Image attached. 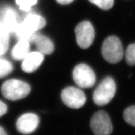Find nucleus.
<instances>
[{"label": "nucleus", "mask_w": 135, "mask_h": 135, "mask_svg": "<svg viewBox=\"0 0 135 135\" xmlns=\"http://www.w3.org/2000/svg\"><path fill=\"white\" fill-rule=\"evenodd\" d=\"M57 2L61 5H68L73 2L74 0H56Z\"/></svg>", "instance_id": "4be33fe9"}, {"label": "nucleus", "mask_w": 135, "mask_h": 135, "mask_svg": "<svg viewBox=\"0 0 135 135\" xmlns=\"http://www.w3.org/2000/svg\"><path fill=\"white\" fill-rule=\"evenodd\" d=\"M7 110V107L6 105L0 101V117L5 114Z\"/></svg>", "instance_id": "412c9836"}, {"label": "nucleus", "mask_w": 135, "mask_h": 135, "mask_svg": "<svg viewBox=\"0 0 135 135\" xmlns=\"http://www.w3.org/2000/svg\"><path fill=\"white\" fill-rule=\"evenodd\" d=\"M75 33L78 45L83 49L89 47L95 39L94 28L88 21L79 23L75 29Z\"/></svg>", "instance_id": "423d86ee"}, {"label": "nucleus", "mask_w": 135, "mask_h": 135, "mask_svg": "<svg viewBox=\"0 0 135 135\" xmlns=\"http://www.w3.org/2000/svg\"><path fill=\"white\" fill-rule=\"evenodd\" d=\"M15 1L17 5L19 6L20 10L28 11L32 6L37 3V0H15Z\"/></svg>", "instance_id": "aec40b11"}, {"label": "nucleus", "mask_w": 135, "mask_h": 135, "mask_svg": "<svg viewBox=\"0 0 135 135\" xmlns=\"http://www.w3.org/2000/svg\"><path fill=\"white\" fill-rule=\"evenodd\" d=\"M22 23L32 31L37 32L43 28L46 25V22L42 16L30 14L25 17Z\"/></svg>", "instance_id": "9b49d317"}, {"label": "nucleus", "mask_w": 135, "mask_h": 135, "mask_svg": "<svg viewBox=\"0 0 135 135\" xmlns=\"http://www.w3.org/2000/svg\"><path fill=\"white\" fill-rule=\"evenodd\" d=\"M116 92V84L110 77L105 78L96 88L93 95L94 103L99 106L107 105L114 98Z\"/></svg>", "instance_id": "7ed1b4c3"}, {"label": "nucleus", "mask_w": 135, "mask_h": 135, "mask_svg": "<svg viewBox=\"0 0 135 135\" xmlns=\"http://www.w3.org/2000/svg\"><path fill=\"white\" fill-rule=\"evenodd\" d=\"M33 44L36 45L39 52L43 54L49 55L54 51V46L52 41L41 34L37 33Z\"/></svg>", "instance_id": "f8f14e48"}, {"label": "nucleus", "mask_w": 135, "mask_h": 135, "mask_svg": "<svg viewBox=\"0 0 135 135\" xmlns=\"http://www.w3.org/2000/svg\"><path fill=\"white\" fill-rule=\"evenodd\" d=\"M40 119L35 114L26 113L19 117L16 122V128L24 134H30L37 129Z\"/></svg>", "instance_id": "6e6552de"}, {"label": "nucleus", "mask_w": 135, "mask_h": 135, "mask_svg": "<svg viewBox=\"0 0 135 135\" xmlns=\"http://www.w3.org/2000/svg\"><path fill=\"white\" fill-rule=\"evenodd\" d=\"M44 54L40 52H29L24 59L22 64L23 70L26 73L36 71L44 61Z\"/></svg>", "instance_id": "9d476101"}, {"label": "nucleus", "mask_w": 135, "mask_h": 135, "mask_svg": "<svg viewBox=\"0 0 135 135\" xmlns=\"http://www.w3.org/2000/svg\"><path fill=\"white\" fill-rule=\"evenodd\" d=\"M13 65L5 59H0V78L6 77L13 70Z\"/></svg>", "instance_id": "dca6fc26"}, {"label": "nucleus", "mask_w": 135, "mask_h": 135, "mask_svg": "<svg viewBox=\"0 0 135 135\" xmlns=\"http://www.w3.org/2000/svg\"><path fill=\"white\" fill-rule=\"evenodd\" d=\"M61 96L63 103L72 109L81 108L86 101L84 93L79 88L74 87L64 88L61 92Z\"/></svg>", "instance_id": "0eeeda50"}, {"label": "nucleus", "mask_w": 135, "mask_h": 135, "mask_svg": "<svg viewBox=\"0 0 135 135\" xmlns=\"http://www.w3.org/2000/svg\"><path fill=\"white\" fill-rule=\"evenodd\" d=\"M123 117L127 123L135 127V105L131 106L125 109Z\"/></svg>", "instance_id": "f3484780"}, {"label": "nucleus", "mask_w": 135, "mask_h": 135, "mask_svg": "<svg viewBox=\"0 0 135 135\" xmlns=\"http://www.w3.org/2000/svg\"><path fill=\"white\" fill-rule=\"evenodd\" d=\"M37 33V32L32 31L22 23L18 24L14 34L19 40H23L28 41L29 43H33Z\"/></svg>", "instance_id": "4468645a"}, {"label": "nucleus", "mask_w": 135, "mask_h": 135, "mask_svg": "<svg viewBox=\"0 0 135 135\" xmlns=\"http://www.w3.org/2000/svg\"><path fill=\"white\" fill-rule=\"evenodd\" d=\"M73 78L76 84L82 88H90L96 82L94 71L85 64H78L74 68Z\"/></svg>", "instance_id": "39448f33"}, {"label": "nucleus", "mask_w": 135, "mask_h": 135, "mask_svg": "<svg viewBox=\"0 0 135 135\" xmlns=\"http://www.w3.org/2000/svg\"><path fill=\"white\" fill-rule=\"evenodd\" d=\"M10 33L0 22V55L5 54L9 45Z\"/></svg>", "instance_id": "2eb2a0df"}, {"label": "nucleus", "mask_w": 135, "mask_h": 135, "mask_svg": "<svg viewBox=\"0 0 135 135\" xmlns=\"http://www.w3.org/2000/svg\"><path fill=\"white\" fill-rule=\"evenodd\" d=\"M29 42L27 41L19 40L11 51V55L15 60H20L26 57L30 51Z\"/></svg>", "instance_id": "ddd939ff"}, {"label": "nucleus", "mask_w": 135, "mask_h": 135, "mask_svg": "<svg viewBox=\"0 0 135 135\" xmlns=\"http://www.w3.org/2000/svg\"><path fill=\"white\" fill-rule=\"evenodd\" d=\"M101 54L105 60L110 64L120 61L123 57V49L119 38L114 36L107 37L103 44Z\"/></svg>", "instance_id": "f257e3e1"}, {"label": "nucleus", "mask_w": 135, "mask_h": 135, "mask_svg": "<svg viewBox=\"0 0 135 135\" xmlns=\"http://www.w3.org/2000/svg\"><path fill=\"white\" fill-rule=\"evenodd\" d=\"M0 22L10 33H14L19 24L15 11L9 7L3 8L0 12Z\"/></svg>", "instance_id": "1a4fd4ad"}, {"label": "nucleus", "mask_w": 135, "mask_h": 135, "mask_svg": "<svg viewBox=\"0 0 135 135\" xmlns=\"http://www.w3.org/2000/svg\"><path fill=\"white\" fill-rule=\"evenodd\" d=\"M1 91L6 99L15 101L26 97L31 91V87L26 82L12 79L3 83Z\"/></svg>", "instance_id": "f03ea898"}, {"label": "nucleus", "mask_w": 135, "mask_h": 135, "mask_svg": "<svg viewBox=\"0 0 135 135\" xmlns=\"http://www.w3.org/2000/svg\"><path fill=\"white\" fill-rule=\"evenodd\" d=\"M0 135H7L5 131L1 126H0Z\"/></svg>", "instance_id": "5701e85b"}, {"label": "nucleus", "mask_w": 135, "mask_h": 135, "mask_svg": "<svg viewBox=\"0 0 135 135\" xmlns=\"http://www.w3.org/2000/svg\"><path fill=\"white\" fill-rule=\"evenodd\" d=\"M126 61L130 66L135 65V43L129 45L126 51Z\"/></svg>", "instance_id": "a211bd4d"}, {"label": "nucleus", "mask_w": 135, "mask_h": 135, "mask_svg": "<svg viewBox=\"0 0 135 135\" xmlns=\"http://www.w3.org/2000/svg\"><path fill=\"white\" fill-rule=\"evenodd\" d=\"M91 128L95 135H110L113 132L111 119L103 110L95 113L90 122Z\"/></svg>", "instance_id": "20e7f679"}, {"label": "nucleus", "mask_w": 135, "mask_h": 135, "mask_svg": "<svg viewBox=\"0 0 135 135\" xmlns=\"http://www.w3.org/2000/svg\"><path fill=\"white\" fill-rule=\"evenodd\" d=\"M88 1L104 10L110 9L114 3V0H88Z\"/></svg>", "instance_id": "6ab92c4d"}]
</instances>
